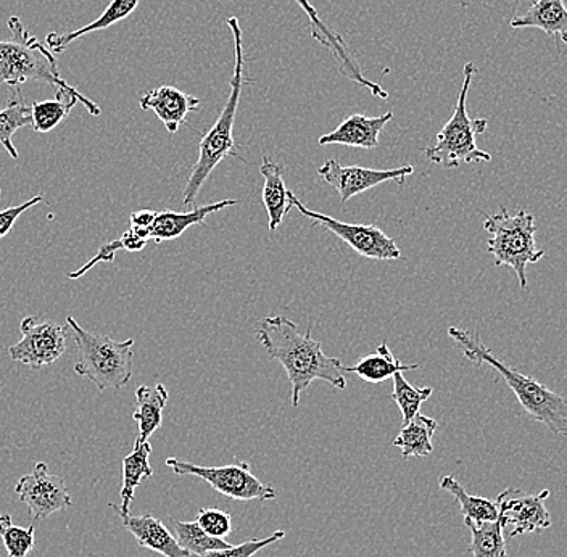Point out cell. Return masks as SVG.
<instances>
[{
  "instance_id": "1f68e13d",
  "label": "cell",
  "mask_w": 567,
  "mask_h": 557,
  "mask_svg": "<svg viewBox=\"0 0 567 557\" xmlns=\"http://www.w3.org/2000/svg\"><path fill=\"white\" fill-rule=\"evenodd\" d=\"M0 538L6 546L7 556L27 557L34 549L35 523L28 527L13 524L10 514H0Z\"/></svg>"
},
{
  "instance_id": "7402d4cb",
  "label": "cell",
  "mask_w": 567,
  "mask_h": 557,
  "mask_svg": "<svg viewBox=\"0 0 567 557\" xmlns=\"http://www.w3.org/2000/svg\"><path fill=\"white\" fill-rule=\"evenodd\" d=\"M137 6H140V0H112L97 20L91 21V23L80 28V30L70 31V33L48 34L45 45H48L49 51L52 53H62L69 48L71 42L94 33V31L106 30V28L112 27V24L123 21L124 18L133 16Z\"/></svg>"
},
{
  "instance_id": "8d00e7d4",
  "label": "cell",
  "mask_w": 567,
  "mask_h": 557,
  "mask_svg": "<svg viewBox=\"0 0 567 557\" xmlns=\"http://www.w3.org/2000/svg\"><path fill=\"white\" fill-rule=\"evenodd\" d=\"M120 239L123 240L124 251H142L147 245L148 240L144 239L141 234L134 229H127Z\"/></svg>"
},
{
  "instance_id": "ba28073f",
  "label": "cell",
  "mask_w": 567,
  "mask_h": 557,
  "mask_svg": "<svg viewBox=\"0 0 567 557\" xmlns=\"http://www.w3.org/2000/svg\"><path fill=\"white\" fill-rule=\"evenodd\" d=\"M166 466L176 475H194L202 478L226 498L237 499V502H251V499L269 502L278 496V489L271 484H265L260 478L255 477L250 464L246 461H234L228 466L207 467L197 466L177 457H168Z\"/></svg>"
},
{
  "instance_id": "4dcf8cb0",
  "label": "cell",
  "mask_w": 567,
  "mask_h": 557,
  "mask_svg": "<svg viewBox=\"0 0 567 557\" xmlns=\"http://www.w3.org/2000/svg\"><path fill=\"white\" fill-rule=\"evenodd\" d=\"M392 379L393 392L390 399L395 401L400 413H402L403 424H406L416 414H420L421 406H423L424 401L431 399L434 390H432V386H423V389L411 386L406 379L403 378V372H396Z\"/></svg>"
},
{
  "instance_id": "d4e9b609",
  "label": "cell",
  "mask_w": 567,
  "mask_h": 557,
  "mask_svg": "<svg viewBox=\"0 0 567 557\" xmlns=\"http://www.w3.org/2000/svg\"><path fill=\"white\" fill-rule=\"evenodd\" d=\"M437 427L435 419L416 414L410 422L402 425L400 434L393 440V446L402 450L403 460L429 456L434 452L432 439Z\"/></svg>"
},
{
  "instance_id": "4fadbf2b",
  "label": "cell",
  "mask_w": 567,
  "mask_h": 557,
  "mask_svg": "<svg viewBox=\"0 0 567 557\" xmlns=\"http://www.w3.org/2000/svg\"><path fill=\"white\" fill-rule=\"evenodd\" d=\"M414 166L405 165L395 169H372L361 168V166H342L336 158H329L318 175L329 186L334 187L340 195V202L346 204L354 195L363 194V192L379 186V184L393 183L405 184L406 177L413 175Z\"/></svg>"
},
{
  "instance_id": "6da1fadb",
  "label": "cell",
  "mask_w": 567,
  "mask_h": 557,
  "mask_svg": "<svg viewBox=\"0 0 567 557\" xmlns=\"http://www.w3.org/2000/svg\"><path fill=\"white\" fill-rule=\"evenodd\" d=\"M257 337L268 357L282 364L290 385L292 404L299 406L300 395L315 381H324L337 390H346V367L339 358L328 357L321 342L311 337V329L301 333L299 326L284 316H271L258 322Z\"/></svg>"
},
{
  "instance_id": "8fae6325",
  "label": "cell",
  "mask_w": 567,
  "mask_h": 557,
  "mask_svg": "<svg viewBox=\"0 0 567 557\" xmlns=\"http://www.w3.org/2000/svg\"><path fill=\"white\" fill-rule=\"evenodd\" d=\"M16 493L30 509L33 523L48 519L52 514L71 506V496L65 481L49 472L48 464L38 463L30 475L18 481Z\"/></svg>"
},
{
  "instance_id": "603a6c76",
  "label": "cell",
  "mask_w": 567,
  "mask_h": 557,
  "mask_svg": "<svg viewBox=\"0 0 567 557\" xmlns=\"http://www.w3.org/2000/svg\"><path fill=\"white\" fill-rule=\"evenodd\" d=\"M513 28H538L567 44V9L563 0H537L524 16L514 17Z\"/></svg>"
},
{
  "instance_id": "83f0119b",
  "label": "cell",
  "mask_w": 567,
  "mask_h": 557,
  "mask_svg": "<svg viewBox=\"0 0 567 557\" xmlns=\"http://www.w3.org/2000/svg\"><path fill=\"white\" fill-rule=\"evenodd\" d=\"M33 116H31V106L24 104L20 92L9 99L7 105L0 109V145L6 148L7 154L13 159H18L13 136L18 130L24 126H31Z\"/></svg>"
},
{
  "instance_id": "44dd1931",
  "label": "cell",
  "mask_w": 567,
  "mask_h": 557,
  "mask_svg": "<svg viewBox=\"0 0 567 557\" xmlns=\"http://www.w3.org/2000/svg\"><path fill=\"white\" fill-rule=\"evenodd\" d=\"M151 454V443L136 440L133 452L127 454L123 460V487L122 492H120L122 505H110L122 519L123 517L130 516V507L134 499V493H136L142 481L151 478L152 475H154V470H152L151 463H148Z\"/></svg>"
},
{
  "instance_id": "2e32d148",
  "label": "cell",
  "mask_w": 567,
  "mask_h": 557,
  "mask_svg": "<svg viewBox=\"0 0 567 557\" xmlns=\"http://www.w3.org/2000/svg\"><path fill=\"white\" fill-rule=\"evenodd\" d=\"M392 112L381 116H364L357 113V115L343 120L332 133L319 137V145L339 144L372 151L378 147L382 131H384L385 124L392 122Z\"/></svg>"
},
{
  "instance_id": "8992f818",
  "label": "cell",
  "mask_w": 567,
  "mask_h": 557,
  "mask_svg": "<svg viewBox=\"0 0 567 557\" xmlns=\"http://www.w3.org/2000/svg\"><path fill=\"white\" fill-rule=\"evenodd\" d=\"M484 230L491 234L487 250L495 258V266H509L520 289L527 290V266L545 257L535 244V216L526 209L509 213L502 207L496 215L485 216Z\"/></svg>"
},
{
  "instance_id": "836d02e7",
  "label": "cell",
  "mask_w": 567,
  "mask_h": 557,
  "mask_svg": "<svg viewBox=\"0 0 567 557\" xmlns=\"http://www.w3.org/2000/svg\"><path fill=\"white\" fill-rule=\"evenodd\" d=\"M195 523L200 525L210 537L223 538V540L233 532V517L218 507H204L198 510Z\"/></svg>"
},
{
  "instance_id": "d590c367",
  "label": "cell",
  "mask_w": 567,
  "mask_h": 557,
  "mask_svg": "<svg viewBox=\"0 0 567 557\" xmlns=\"http://www.w3.org/2000/svg\"><path fill=\"white\" fill-rule=\"evenodd\" d=\"M157 212L154 209H140L130 216V227L141 234L144 239L151 240V227L154 225Z\"/></svg>"
},
{
  "instance_id": "277c9868",
  "label": "cell",
  "mask_w": 567,
  "mask_h": 557,
  "mask_svg": "<svg viewBox=\"0 0 567 557\" xmlns=\"http://www.w3.org/2000/svg\"><path fill=\"white\" fill-rule=\"evenodd\" d=\"M73 333L81 360L74 364V372L86 378L97 390H120L133 378L134 340L116 342L104 333L84 331L76 319H66Z\"/></svg>"
},
{
  "instance_id": "484cf974",
  "label": "cell",
  "mask_w": 567,
  "mask_h": 557,
  "mask_svg": "<svg viewBox=\"0 0 567 557\" xmlns=\"http://www.w3.org/2000/svg\"><path fill=\"white\" fill-rule=\"evenodd\" d=\"M420 367L421 364H403L402 361L395 360L392 351L389 350L388 342H382L375 353L360 358L353 367H346V372L357 374L364 382L381 383L393 378L396 372L414 371Z\"/></svg>"
},
{
  "instance_id": "30bf717a",
  "label": "cell",
  "mask_w": 567,
  "mask_h": 557,
  "mask_svg": "<svg viewBox=\"0 0 567 557\" xmlns=\"http://www.w3.org/2000/svg\"><path fill=\"white\" fill-rule=\"evenodd\" d=\"M20 329L23 337L9 349L13 361L41 369L51 367L65 353L69 333L63 326L53 321L39 322L33 316H28L21 321Z\"/></svg>"
},
{
  "instance_id": "52a82bcc",
  "label": "cell",
  "mask_w": 567,
  "mask_h": 557,
  "mask_svg": "<svg viewBox=\"0 0 567 557\" xmlns=\"http://www.w3.org/2000/svg\"><path fill=\"white\" fill-rule=\"evenodd\" d=\"M463 73V86H461L452 118L437 134V144L434 147L424 148L425 158L445 169L458 168L463 163H488L492 159V155L481 151L476 144L477 134L487 131V120H471L467 115V92L474 74L477 73V66L471 62L466 63Z\"/></svg>"
},
{
  "instance_id": "f35d334b",
  "label": "cell",
  "mask_w": 567,
  "mask_h": 557,
  "mask_svg": "<svg viewBox=\"0 0 567 557\" xmlns=\"http://www.w3.org/2000/svg\"><path fill=\"white\" fill-rule=\"evenodd\" d=\"M532 2H537V0H532Z\"/></svg>"
},
{
  "instance_id": "e575fe53",
  "label": "cell",
  "mask_w": 567,
  "mask_h": 557,
  "mask_svg": "<svg viewBox=\"0 0 567 557\" xmlns=\"http://www.w3.org/2000/svg\"><path fill=\"white\" fill-rule=\"evenodd\" d=\"M42 202H44V197H42V195H35V197L30 198V200L24 202V204L18 205V207H10L0 212V239H3V237L13 229L18 218H20L24 212L33 208L34 205L42 204Z\"/></svg>"
},
{
  "instance_id": "ffe728a7",
  "label": "cell",
  "mask_w": 567,
  "mask_h": 557,
  "mask_svg": "<svg viewBox=\"0 0 567 557\" xmlns=\"http://www.w3.org/2000/svg\"><path fill=\"white\" fill-rule=\"evenodd\" d=\"M261 176H264V205L268 213V229L275 233L287 213L290 212L289 189H287L286 180H284V166L279 163L271 162L269 157H264L260 166Z\"/></svg>"
},
{
  "instance_id": "cb8c5ba5",
  "label": "cell",
  "mask_w": 567,
  "mask_h": 557,
  "mask_svg": "<svg viewBox=\"0 0 567 557\" xmlns=\"http://www.w3.org/2000/svg\"><path fill=\"white\" fill-rule=\"evenodd\" d=\"M169 393L163 383L157 385H141L136 390L137 410L133 414L134 421L140 425L141 442H148L155 431L162 427L163 410L168 403Z\"/></svg>"
},
{
  "instance_id": "7a4b0ae2",
  "label": "cell",
  "mask_w": 567,
  "mask_h": 557,
  "mask_svg": "<svg viewBox=\"0 0 567 557\" xmlns=\"http://www.w3.org/2000/svg\"><path fill=\"white\" fill-rule=\"evenodd\" d=\"M449 336L463 349L464 357L473 361L476 367L488 364L494 368L505 379L506 385L513 390L520 406L532 419L544 424L553 434L567 440V399L565 396L551 392L544 383L503 363L485 347L477 332L450 328Z\"/></svg>"
},
{
  "instance_id": "ac0fdd59",
  "label": "cell",
  "mask_w": 567,
  "mask_h": 557,
  "mask_svg": "<svg viewBox=\"0 0 567 557\" xmlns=\"http://www.w3.org/2000/svg\"><path fill=\"white\" fill-rule=\"evenodd\" d=\"M123 525L136 538L141 548L151 549L165 557H189V553L181 548L166 525L152 514L123 517Z\"/></svg>"
},
{
  "instance_id": "7c38bea8",
  "label": "cell",
  "mask_w": 567,
  "mask_h": 557,
  "mask_svg": "<svg viewBox=\"0 0 567 557\" xmlns=\"http://www.w3.org/2000/svg\"><path fill=\"white\" fill-rule=\"evenodd\" d=\"M548 496L549 489L537 495L517 488L505 489L496 499L503 530L509 528V537L516 538L551 527V516L545 507Z\"/></svg>"
},
{
  "instance_id": "e0dca14e",
  "label": "cell",
  "mask_w": 567,
  "mask_h": 557,
  "mask_svg": "<svg viewBox=\"0 0 567 557\" xmlns=\"http://www.w3.org/2000/svg\"><path fill=\"white\" fill-rule=\"evenodd\" d=\"M78 102L86 106L91 115H101V106L94 104L91 99L81 94L80 91H63V89H56L55 99L44 102H34V104L31 105V116H33L31 127H33L35 133H51L63 120L69 118L71 110L78 105Z\"/></svg>"
},
{
  "instance_id": "f1b7e54d",
  "label": "cell",
  "mask_w": 567,
  "mask_h": 557,
  "mask_svg": "<svg viewBox=\"0 0 567 557\" xmlns=\"http://www.w3.org/2000/svg\"><path fill=\"white\" fill-rule=\"evenodd\" d=\"M473 535L471 553L473 557H506V540L503 535V525L499 520L494 523H466Z\"/></svg>"
},
{
  "instance_id": "d6a6232c",
  "label": "cell",
  "mask_w": 567,
  "mask_h": 557,
  "mask_svg": "<svg viewBox=\"0 0 567 557\" xmlns=\"http://www.w3.org/2000/svg\"><path fill=\"white\" fill-rule=\"evenodd\" d=\"M286 537V532L279 530L268 538H257V540L240 543V545L229 546V548L219 549V551L207 553V555H189V557H254L261 549L268 548L269 545H275V543L281 541Z\"/></svg>"
},
{
  "instance_id": "f546056e",
  "label": "cell",
  "mask_w": 567,
  "mask_h": 557,
  "mask_svg": "<svg viewBox=\"0 0 567 557\" xmlns=\"http://www.w3.org/2000/svg\"><path fill=\"white\" fill-rule=\"evenodd\" d=\"M175 534L181 548L186 549L189 555H207V553L219 551V549L230 546L223 538L210 537L197 523L175 520Z\"/></svg>"
},
{
  "instance_id": "5bb4252c",
  "label": "cell",
  "mask_w": 567,
  "mask_h": 557,
  "mask_svg": "<svg viewBox=\"0 0 567 557\" xmlns=\"http://www.w3.org/2000/svg\"><path fill=\"white\" fill-rule=\"evenodd\" d=\"M296 2L299 3L300 9L307 13L308 20H310L311 38L334 55L336 62L339 63L340 74L346 76L347 80L357 83L358 86L367 87L374 97L381 99V101H388L389 92L384 91L379 84L372 83L368 78H364L360 65H358L353 56L350 55L342 35L336 33L328 23H324V21L319 18L317 9H315L308 0H296Z\"/></svg>"
},
{
  "instance_id": "3957f363",
  "label": "cell",
  "mask_w": 567,
  "mask_h": 557,
  "mask_svg": "<svg viewBox=\"0 0 567 557\" xmlns=\"http://www.w3.org/2000/svg\"><path fill=\"white\" fill-rule=\"evenodd\" d=\"M228 27L233 31L234 53H236V63H234V73L229 83L228 101L223 106V112L219 113L218 120L205 133L200 145H198L197 163H195L193 173H190L183 192V200L186 207H193L198 194H200L202 187H204L208 177H210L216 166L223 159L229 157V155L230 157L244 159L237 154V144L233 136V130L240 94H243L244 84L247 83L246 74H244V71H246V53H244V38L239 18L229 17Z\"/></svg>"
},
{
  "instance_id": "9c48e42d",
  "label": "cell",
  "mask_w": 567,
  "mask_h": 557,
  "mask_svg": "<svg viewBox=\"0 0 567 557\" xmlns=\"http://www.w3.org/2000/svg\"><path fill=\"white\" fill-rule=\"evenodd\" d=\"M289 198L290 205L299 209L300 215L331 230L342 243L357 251L360 257L378 261L400 260L403 257L402 250L396 247L395 240L389 237L381 227L375 225H350V223L339 221L332 216L313 212V209L305 207L297 195L290 190Z\"/></svg>"
},
{
  "instance_id": "5b68a950",
  "label": "cell",
  "mask_w": 567,
  "mask_h": 557,
  "mask_svg": "<svg viewBox=\"0 0 567 557\" xmlns=\"http://www.w3.org/2000/svg\"><path fill=\"white\" fill-rule=\"evenodd\" d=\"M7 27L12 41H0V83L20 87L28 81H42L63 91H76L63 80L52 52L31 35L20 18L10 17Z\"/></svg>"
},
{
  "instance_id": "74e56055",
  "label": "cell",
  "mask_w": 567,
  "mask_h": 557,
  "mask_svg": "<svg viewBox=\"0 0 567 557\" xmlns=\"http://www.w3.org/2000/svg\"><path fill=\"white\" fill-rule=\"evenodd\" d=\"M0 197H2V192H0Z\"/></svg>"
},
{
  "instance_id": "4316f807",
  "label": "cell",
  "mask_w": 567,
  "mask_h": 557,
  "mask_svg": "<svg viewBox=\"0 0 567 557\" xmlns=\"http://www.w3.org/2000/svg\"><path fill=\"white\" fill-rule=\"evenodd\" d=\"M441 488L455 496L461 514L464 516V524L494 523V520H498V506H496V503L484 498V496L470 495L452 475H445V477L441 478Z\"/></svg>"
},
{
  "instance_id": "d6986e66",
  "label": "cell",
  "mask_w": 567,
  "mask_h": 557,
  "mask_svg": "<svg viewBox=\"0 0 567 557\" xmlns=\"http://www.w3.org/2000/svg\"><path fill=\"white\" fill-rule=\"evenodd\" d=\"M239 204V200H223L215 202V204L204 205L190 209V212H157L154 225L151 227V240L157 244L165 243V240L177 239L183 236L189 227L202 225L205 226V219L213 213L221 212V209L234 207Z\"/></svg>"
},
{
  "instance_id": "9a60e30c",
  "label": "cell",
  "mask_w": 567,
  "mask_h": 557,
  "mask_svg": "<svg viewBox=\"0 0 567 557\" xmlns=\"http://www.w3.org/2000/svg\"><path fill=\"white\" fill-rule=\"evenodd\" d=\"M200 99L186 94L173 86H159L152 89L142 95L140 106L142 110H151L165 124L168 133L175 134L183 124H186L187 115L198 110Z\"/></svg>"
}]
</instances>
